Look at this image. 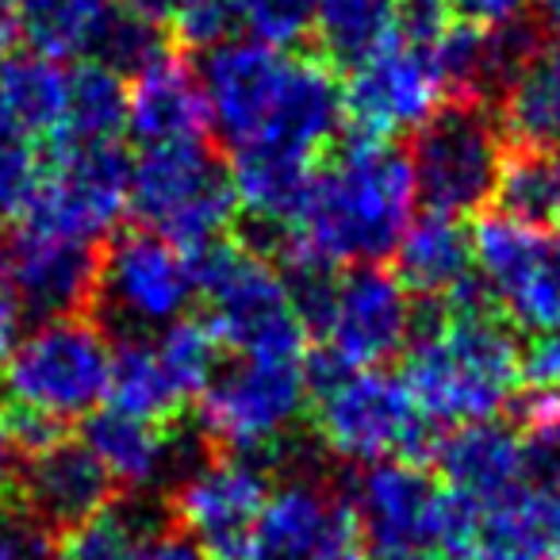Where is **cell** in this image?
Returning <instances> with one entry per match:
<instances>
[{
  "label": "cell",
  "instance_id": "6da1fadb",
  "mask_svg": "<svg viewBox=\"0 0 560 560\" xmlns=\"http://www.w3.org/2000/svg\"><path fill=\"white\" fill-rule=\"evenodd\" d=\"M211 131L231 154L272 150L315 162L342 127V85L315 58L261 39H231L200 62Z\"/></svg>",
  "mask_w": 560,
  "mask_h": 560
},
{
  "label": "cell",
  "instance_id": "7a4b0ae2",
  "mask_svg": "<svg viewBox=\"0 0 560 560\" xmlns=\"http://www.w3.org/2000/svg\"><path fill=\"white\" fill-rule=\"evenodd\" d=\"M415 215L419 185L407 150L353 135L327 165L315 170L304 211L284 231V261L292 277L381 265L396 254Z\"/></svg>",
  "mask_w": 560,
  "mask_h": 560
},
{
  "label": "cell",
  "instance_id": "3957f363",
  "mask_svg": "<svg viewBox=\"0 0 560 560\" xmlns=\"http://www.w3.org/2000/svg\"><path fill=\"white\" fill-rule=\"evenodd\" d=\"M518 350L511 327L483 304L445 307L430 327L415 330L404 353V384L430 427L491 422L522 388Z\"/></svg>",
  "mask_w": 560,
  "mask_h": 560
},
{
  "label": "cell",
  "instance_id": "277c9868",
  "mask_svg": "<svg viewBox=\"0 0 560 560\" xmlns=\"http://www.w3.org/2000/svg\"><path fill=\"white\" fill-rule=\"evenodd\" d=\"M304 327L319 338V369H384L415 338V296L384 265L296 277Z\"/></svg>",
  "mask_w": 560,
  "mask_h": 560
},
{
  "label": "cell",
  "instance_id": "5b68a950",
  "mask_svg": "<svg viewBox=\"0 0 560 560\" xmlns=\"http://www.w3.org/2000/svg\"><path fill=\"white\" fill-rule=\"evenodd\" d=\"M112 358L116 346L108 330L89 315L39 319L0 361V388L16 415L55 427L93 419L108 399Z\"/></svg>",
  "mask_w": 560,
  "mask_h": 560
},
{
  "label": "cell",
  "instance_id": "8992f818",
  "mask_svg": "<svg viewBox=\"0 0 560 560\" xmlns=\"http://www.w3.org/2000/svg\"><path fill=\"white\" fill-rule=\"evenodd\" d=\"M208 327L234 358H304V315L292 277L261 249L215 242L196 254Z\"/></svg>",
  "mask_w": 560,
  "mask_h": 560
},
{
  "label": "cell",
  "instance_id": "52a82bcc",
  "mask_svg": "<svg viewBox=\"0 0 560 560\" xmlns=\"http://www.w3.org/2000/svg\"><path fill=\"white\" fill-rule=\"evenodd\" d=\"M350 506L365 529L369 557L427 552L450 560L472 549L480 529V506L453 495L415 460H384L365 468L350 491Z\"/></svg>",
  "mask_w": 560,
  "mask_h": 560
},
{
  "label": "cell",
  "instance_id": "ba28073f",
  "mask_svg": "<svg viewBox=\"0 0 560 560\" xmlns=\"http://www.w3.org/2000/svg\"><path fill=\"white\" fill-rule=\"evenodd\" d=\"M312 422L327 453L373 468L384 460H415L434 450L430 422L419 411L404 376L388 369H319Z\"/></svg>",
  "mask_w": 560,
  "mask_h": 560
},
{
  "label": "cell",
  "instance_id": "9c48e42d",
  "mask_svg": "<svg viewBox=\"0 0 560 560\" xmlns=\"http://www.w3.org/2000/svg\"><path fill=\"white\" fill-rule=\"evenodd\" d=\"M131 211L147 231L203 254L238 219L231 170L203 142L142 150L131 162Z\"/></svg>",
  "mask_w": 560,
  "mask_h": 560
},
{
  "label": "cell",
  "instance_id": "30bf717a",
  "mask_svg": "<svg viewBox=\"0 0 560 560\" xmlns=\"http://www.w3.org/2000/svg\"><path fill=\"white\" fill-rule=\"evenodd\" d=\"M200 427L226 457H261L289 442L312 404L304 358H234L203 388Z\"/></svg>",
  "mask_w": 560,
  "mask_h": 560
},
{
  "label": "cell",
  "instance_id": "8fae6325",
  "mask_svg": "<svg viewBox=\"0 0 560 560\" xmlns=\"http://www.w3.org/2000/svg\"><path fill=\"white\" fill-rule=\"evenodd\" d=\"M131 211V162L119 142H55L20 226L96 246Z\"/></svg>",
  "mask_w": 560,
  "mask_h": 560
},
{
  "label": "cell",
  "instance_id": "7c38bea8",
  "mask_svg": "<svg viewBox=\"0 0 560 560\" xmlns=\"http://www.w3.org/2000/svg\"><path fill=\"white\" fill-rule=\"evenodd\" d=\"M93 300L127 335H158L200 300L196 254L147 226L116 234L101 254Z\"/></svg>",
  "mask_w": 560,
  "mask_h": 560
},
{
  "label": "cell",
  "instance_id": "4fadbf2b",
  "mask_svg": "<svg viewBox=\"0 0 560 560\" xmlns=\"http://www.w3.org/2000/svg\"><path fill=\"white\" fill-rule=\"evenodd\" d=\"M472 261L483 300L529 335L560 330V226L483 215L472 226Z\"/></svg>",
  "mask_w": 560,
  "mask_h": 560
},
{
  "label": "cell",
  "instance_id": "5bb4252c",
  "mask_svg": "<svg viewBox=\"0 0 560 560\" xmlns=\"http://www.w3.org/2000/svg\"><path fill=\"white\" fill-rule=\"evenodd\" d=\"M407 158L427 211L460 219L495 196L499 165L506 158L503 127L483 104H445L422 131H415Z\"/></svg>",
  "mask_w": 560,
  "mask_h": 560
},
{
  "label": "cell",
  "instance_id": "9a60e30c",
  "mask_svg": "<svg viewBox=\"0 0 560 560\" xmlns=\"http://www.w3.org/2000/svg\"><path fill=\"white\" fill-rule=\"evenodd\" d=\"M445 104L450 93L438 73L434 47L399 35L350 66V78L342 85V112L353 131L365 139L396 142L399 135L422 131Z\"/></svg>",
  "mask_w": 560,
  "mask_h": 560
},
{
  "label": "cell",
  "instance_id": "2e32d148",
  "mask_svg": "<svg viewBox=\"0 0 560 560\" xmlns=\"http://www.w3.org/2000/svg\"><path fill=\"white\" fill-rule=\"evenodd\" d=\"M269 491V476L257 460H203V465L188 468L173 488V518L188 541L223 557V552L254 541Z\"/></svg>",
  "mask_w": 560,
  "mask_h": 560
},
{
  "label": "cell",
  "instance_id": "e0dca14e",
  "mask_svg": "<svg viewBox=\"0 0 560 560\" xmlns=\"http://www.w3.org/2000/svg\"><path fill=\"white\" fill-rule=\"evenodd\" d=\"M254 541L272 560H369V541L350 499L315 480L269 491Z\"/></svg>",
  "mask_w": 560,
  "mask_h": 560
},
{
  "label": "cell",
  "instance_id": "ac0fdd59",
  "mask_svg": "<svg viewBox=\"0 0 560 560\" xmlns=\"http://www.w3.org/2000/svg\"><path fill=\"white\" fill-rule=\"evenodd\" d=\"M112 491L116 483L101 468V460L89 453L85 442H70L58 438L55 445L32 453L20 472L16 499L24 503V514H32L39 526L73 529L112 506Z\"/></svg>",
  "mask_w": 560,
  "mask_h": 560
},
{
  "label": "cell",
  "instance_id": "d6986e66",
  "mask_svg": "<svg viewBox=\"0 0 560 560\" xmlns=\"http://www.w3.org/2000/svg\"><path fill=\"white\" fill-rule=\"evenodd\" d=\"M127 131L142 150L196 147L208 139L211 116L203 101L200 73L165 50L127 81Z\"/></svg>",
  "mask_w": 560,
  "mask_h": 560
},
{
  "label": "cell",
  "instance_id": "ffe728a7",
  "mask_svg": "<svg viewBox=\"0 0 560 560\" xmlns=\"http://www.w3.org/2000/svg\"><path fill=\"white\" fill-rule=\"evenodd\" d=\"M96 269L101 254L85 242L27 226H20L12 238V292L20 307L35 312L39 319L81 315V307L96 296Z\"/></svg>",
  "mask_w": 560,
  "mask_h": 560
},
{
  "label": "cell",
  "instance_id": "44dd1931",
  "mask_svg": "<svg viewBox=\"0 0 560 560\" xmlns=\"http://www.w3.org/2000/svg\"><path fill=\"white\" fill-rule=\"evenodd\" d=\"M430 453H434L438 480L480 511L529 483L526 438L499 419L453 427L445 438H438Z\"/></svg>",
  "mask_w": 560,
  "mask_h": 560
},
{
  "label": "cell",
  "instance_id": "7402d4cb",
  "mask_svg": "<svg viewBox=\"0 0 560 560\" xmlns=\"http://www.w3.org/2000/svg\"><path fill=\"white\" fill-rule=\"evenodd\" d=\"M396 277L411 296H427L445 307L480 304V280L472 261V231L457 215L422 211L396 246Z\"/></svg>",
  "mask_w": 560,
  "mask_h": 560
},
{
  "label": "cell",
  "instance_id": "603a6c76",
  "mask_svg": "<svg viewBox=\"0 0 560 560\" xmlns=\"http://www.w3.org/2000/svg\"><path fill=\"white\" fill-rule=\"evenodd\" d=\"M534 43L522 27L450 24L434 43V62L445 81L450 104H480L491 93H506L511 81L534 58Z\"/></svg>",
  "mask_w": 560,
  "mask_h": 560
},
{
  "label": "cell",
  "instance_id": "cb8c5ba5",
  "mask_svg": "<svg viewBox=\"0 0 560 560\" xmlns=\"http://www.w3.org/2000/svg\"><path fill=\"white\" fill-rule=\"evenodd\" d=\"M476 560H560V491L522 483L480 511Z\"/></svg>",
  "mask_w": 560,
  "mask_h": 560
},
{
  "label": "cell",
  "instance_id": "d4e9b609",
  "mask_svg": "<svg viewBox=\"0 0 560 560\" xmlns=\"http://www.w3.org/2000/svg\"><path fill=\"white\" fill-rule=\"evenodd\" d=\"M0 116L24 139L58 142L70 124V66L39 50L0 58Z\"/></svg>",
  "mask_w": 560,
  "mask_h": 560
},
{
  "label": "cell",
  "instance_id": "484cf974",
  "mask_svg": "<svg viewBox=\"0 0 560 560\" xmlns=\"http://www.w3.org/2000/svg\"><path fill=\"white\" fill-rule=\"evenodd\" d=\"M81 442L101 460L108 480L127 491L154 488L173 468V457H177V442H173V434L165 430V422L135 419V415H124V411H116V407L96 411L93 419H89Z\"/></svg>",
  "mask_w": 560,
  "mask_h": 560
},
{
  "label": "cell",
  "instance_id": "4316f807",
  "mask_svg": "<svg viewBox=\"0 0 560 560\" xmlns=\"http://www.w3.org/2000/svg\"><path fill=\"white\" fill-rule=\"evenodd\" d=\"M315 162L292 154H272V150H249V154H234L231 165V185L238 211L265 226H280L289 231L304 211V200L312 192Z\"/></svg>",
  "mask_w": 560,
  "mask_h": 560
},
{
  "label": "cell",
  "instance_id": "83f0119b",
  "mask_svg": "<svg viewBox=\"0 0 560 560\" xmlns=\"http://www.w3.org/2000/svg\"><path fill=\"white\" fill-rule=\"evenodd\" d=\"M16 4V27L32 50L47 58H78L89 62L101 50V39L108 32V20L119 4L131 0H12Z\"/></svg>",
  "mask_w": 560,
  "mask_h": 560
},
{
  "label": "cell",
  "instance_id": "f1b7e54d",
  "mask_svg": "<svg viewBox=\"0 0 560 560\" xmlns=\"http://www.w3.org/2000/svg\"><path fill=\"white\" fill-rule=\"evenodd\" d=\"M503 127L522 147L560 142V32H549V43L503 93Z\"/></svg>",
  "mask_w": 560,
  "mask_h": 560
},
{
  "label": "cell",
  "instance_id": "f546056e",
  "mask_svg": "<svg viewBox=\"0 0 560 560\" xmlns=\"http://www.w3.org/2000/svg\"><path fill=\"white\" fill-rule=\"evenodd\" d=\"M108 404L124 415L150 422H165L188 404L180 388L173 384L165 361L158 358L154 338L147 335H127L116 346L112 358V384H108Z\"/></svg>",
  "mask_w": 560,
  "mask_h": 560
},
{
  "label": "cell",
  "instance_id": "4dcf8cb0",
  "mask_svg": "<svg viewBox=\"0 0 560 560\" xmlns=\"http://www.w3.org/2000/svg\"><path fill=\"white\" fill-rule=\"evenodd\" d=\"M399 0H315L312 35L323 55L342 66H358L388 39H396Z\"/></svg>",
  "mask_w": 560,
  "mask_h": 560
},
{
  "label": "cell",
  "instance_id": "1f68e13d",
  "mask_svg": "<svg viewBox=\"0 0 560 560\" xmlns=\"http://www.w3.org/2000/svg\"><path fill=\"white\" fill-rule=\"evenodd\" d=\"M499 215L529 226H560V165L541 147L506 150L499 165L495 196Z\"/></svg>",
  "mask_w": 560,
  "mask_h": 560
},
{
  "label": "cell",
  "instance_id": "d6a6232c",
  "mask_svg": "<svg viewBox=\"0 0 560 560\" xmlns=\"http://www.w3.org/2000/svg\"><path fill=\"white\" fill-rule=\"evenodd\" d=\"M127 131V81L119 70L96 62H78L70 70V124L62 139L116 142ZM58 139V142H62Z\"/></svg>",
  "mask_w": 560,
  "mask_h": 560
},
{
  "label": "cell",
  "instance_id": "836d02e7",
  "mask_svg": "<svg viewBox=\"0 0 560 560\" xmlns=\"http://www.w3.org/2000/svg\"><path fill=\"white\" fill-rule=\"evenodd\" d=\"M154 537L147 514L135 506H104L81 526L66 529L58 560H139L142 545Z\"/></svg>",
  "mask_w": 560,
  "mask_h": 560
},
{
  "label": "cell",
  "instance_id": "e575fe53",
  "mask_svg": "<svg viewBox=\"0 0 560 560\" xmlns=\"http://www.w3.org/2000/svg\"><path fill=\"white\" fill-rule=\"evenodd\" d=\"M154 338V350L158 358L165 361V369H170L173 384L180 388V396L192 404V399L203 396V388H208L211 381H215L219 373V353H223V342H219V335L208 327V319H180L173 323V327L158 330Z\"/></svg>",
  "mask_w": 560,
  "mask_h": 560
},
{
  "label": "cell",
  "instance_id": "d590c367",
  "mask_svg": "<svg viewBox=\"0 0 560 560\" xmlns=\"http://www.w3.org/2000/svg\"><path fill=\"white\" fill-rule=\"evenodd\" d=\"M162 27L177 43L208 55L234 39L238 12H234V0H165Z\"/></svg>",
  "mask_w": 560,
  "mask_h": 560
},
{
  "label": "cell",
  "instance_id": "8d00e7d4",
  "mask_svg": "<svg viewBox=\"0 0 560 560\" xmlns=\"http://www.w3.org/2000/svg\"><path fill=\"white\" fill-rule=\"evenodd\" d=\"M43 177V162L35 158L32 139L16 131L0 135V215H24Z\"/></svg>",
  "mask_w": 560,
  "mask_h": 560
},
{
  "label": "cell",
  "instance_id": "74e56055",
  "mask_svg": "<svg viewBox=\"0 0 560 560\" xmlns=\"http://www.w3.org/2000/svg\"><path fill=\"white\" fill-rule=\"evenodd\" d=\"M518 373L526 396H560V330L529 335L518 350Z\"/></svg>",
  "mask_w": 560,
  "mask_h": 560
},
{
  "label": "cell",
  "instance_id": "f35d334b",
  "mask_svg": "<svg viewBox=\"0 0 560 560\" xmlns=\"http://www.w3.org/2000/svg\"><path fill=\"white\" fill-rule=\"evenodd\" d=\"M0 560H58V541L24 511H0Z\"/></svg>",
  "mask_w": 560,
  "mask_h": 560
},
{
  "label": "cell",
  "instance_id": "ab89813d",
  "mask_svg": "<svg viewBox=\"0 0 560 560\" xmlns=\"http://www.w3.org/2000/svg\"><path fill=\"white\" fill-rule=\"evenodd\" d=\"M445 12L472 27H518V20L534 9V0H442Z\"/></svg>",
  "mask_w": 560,
  "mask_h": 560
},
{
  "label": "cell",
  "instance_id": "60d3db41",
  "mask_svg": "<svg viewBox=\"0 0 560 560\" xmlns=\"http://www.w3.org/2000/svg\"><path fill=\"white\" fill-rule=\"evenodd\" d=\"M16 483H20V445L16 434H12V415L0 407V511L16 495Z\"/></svg>",
  "mask_w": 560,
  "mask_h": 560
},
{
  "label": "cell",
  "instance_id": "b9f144b4",
  "mask_svg": "<svg viewBox=\"0 0 560 560\" xmlns=\"http://www.w3.org/2000/svg\"><path fill=\"white\" fill-rule=\"evenodd\" d=\"M139 560H208V557H203L200 545L188 541L180 529H162V534H154L142 545Z\"/></svg>",
  "mask_w": 560,
  "mask_h": 560
},
{
  "label": "cell",
  "instance_id": "7bdbcfd3",
  "mask_svg": "<svg viewBox=\"0 0 560 560\" xmlns=\"http://www.w3.org/2000/svg\"><path fill=\"white\" fill-rule=\"evenodd\" d=\"M20 304L16 292H12V238L0 231V307Z\"/></svg>",
  "mask_w": 560,
  "mask_h": 560
},
{
  "label": "cell",
  "instance_id": "ee69618b",
  "mask_svg": "<svg viewBox=\"0 0 560 560\" xmlns=\"http://www.w3.org/2000/svg\"><path fill=\"white\" fill-rule=\"evenodd\" d=\"M215 560H272V557H269V552H265L257 541H249V545H242V549L223 552V557H215Z\"/></svg>",
  "mask_w": 560,
  "mask_h": 560
},
{
  "label": "cell",
  "instance_id": "f6af8a7d",
  "mask_svg": "<svg viewBox=\"0 0 560 560\" xmlns=\"http://www.w3.org/2000/svg\"><path fill=\"white\" fill-rule=\"evenodd\" d=\"M12 32H16V27L12 24H0V50L9 47V39H12Z\"/></svg>",
  "mask_w": 560,
  "mask_h": 560
},
{
  "label": "cell",
  "instance_id": "bcb514c9",
  "mask_svg": "<svg viewBox=\"0 0 560 560\" xmlns=\"http://www.w3.org/2000/svg\"><path fill=\"white\" fill-rule=\"evenodd\" d=\"M4 131H12V127H9V119L0 116V135H4Z\"/></svg>",
  "mask_w": 560,
  "mask_h": 560
},
{
  "label": "cell",
  "instance_id": "7dc6e473",
  "mask_svg": "<svg viewBox=\"0 0 560 560\" xmlns=\"http://www.w3.org/2000/svg\"><path fill=\"white\" fill-rule=\"evenodd\" d=\"M450 560H476L472 552H460V557H450Z\"/></svg>",
  "mask_w": 560,
  "mask_h": 560
},
{
  "label": "cell",
  "instance_id": "c3c4849f",
  "mask_svg": "<svg viewBox=\"0 0 560 560\" xmlns=\"http://www.w3.org/2000/svg\"><path fill=\"white\" fill-rule=\"evenodd\" d=\"M557 165H560V147H557Z\"/></svg>",
  "mask_w": 560,
  "mask_h": 560
}]
</instances>
